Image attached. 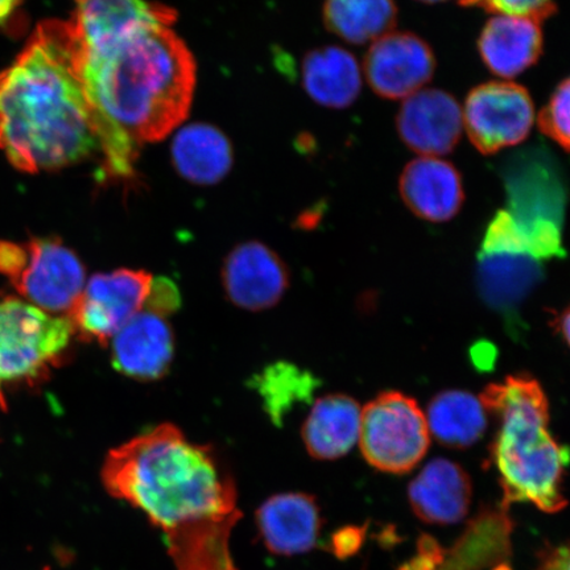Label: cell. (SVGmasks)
Segmentation results:
<instances>
[{
  "mask_svg": "<svg viewBox=\"0 0 570 570\" xmlns=\"http://www.w3.org/2000/svg\"><path fill=\"white\" fill-rule=\"evenodd\" d=\"M101 475L107 493L161 530L176 570H238L230 552L242 518L237 488L212 446L161 424L114 448Z\"/></svg>",
  "mask_w": 570,
  "mask_h": 570,
  "instance_id": "cell-1",
  "label": "cell"
},
{
  "mask_svg": "<svg viewBox=\"0 0 570 570\" xmlns=\"http://www.w3.org/2000/svg\"><path fill=\"white\" fill-rule=\"evenodd\" d=\"M76 41L105 175L128 180L142 142L167 138L187 118L196 87L194 56L169 23L141 27L98 47Z\"/></svg>",
  "mask_w": 570,
  "mask_h": 570,
  "instance_id": "cell-2",
  "label": "cell"
},
{
  "mask_svg": "<svg viewBox=\"0 0 570 570\" xmlns=\"http://www.w3.org/2000/svg\"><path fill=\"white\" fill-rule=\"evenodd\" d=\"M0 149L28 174L75 166L101 153L69 20L41 21L0 73Z\"/></svg>",
  "mask_w": 570,
  "mask_h": 570,
  "instance_id": "cell-3",
  "label": "cell"
},
{
  "mask_svg": "<svg viewBox=\"0 0 570 570\" xmlns=\"http://www.w3.org/2000/svg\"><path fill=\"white\" fill-rule=\"evenodd\" d=\"M498 424L490 459L503 491L502 508L532 503L548 514L567 508L562 479L569 454L550 431V402L530 375L489 384L480 395Z\"/></svg>",
  "mask_w": 570,
  "mask_h": 570,
  "instance_id": "cell-4",
  "label": "cell"
},
{
  "mask_svg": "<svg viewBox=\"0 0 570 570\" xmlns=\"http://www.w3.org/2000/svg\"><path fill=\"white\" fill-rule=\"evenodd\" d=\"M75 338L67 316L49 315L16 297L0 302V409L6 410L7 387L45 380Z\"/></svg>",
  "mask_w": 570,
  "mask_h": 570,
  "instance_id": "cell-5",
  "label": "cell"
},
{
  "mask_svg": "<svg viewBox=\"0 0 570 570\" xmlns=\"http://www.w3.org/2000/svg\"><path fill=\"white\" fill-rule=\"evenodd\" d=\"M0 274L26 303L49 315L68 316L87 285L81 259L55 238L0 240Z\"/></svg>",
  "mask_w": 570,
  "mask_h": 570,
  "instance_id": "cell-6",
  "label": "cell"
},
{
  "mask_svg": "<svg viewBox=\"0 0 570 570\" xmlns=\"http://www.w3.org/2000/svg\"><path fill=\"white\" fill-rule=\"evenodd\" d=\"M358 443L373 468L391 474L409 473L431 445L425 413L415 399L397 391L383 392L362 409Z\"/></svg>",
  "mask_w": 570,
  "mask_h": 570,
  "instance_id": "cell-7",
  "label": "cell"
},
{
  "mask_svg": "<svg viewBox=\"0 0 570 570\" xmlns=\"http://www.w3.org/2000/svg\"><path fill=\"white\" fill-rule=\"evenodd\" d=\"M153 281L146 271L130 268L92 276L67 316L76 337L109 345L120 327L145 309Z\"/></svg>",
  "mask_w": 570,
  "mask_h": 570,
  "instance_id": "cell-8",
  "label": "cell"
},
{
  "mask_svg": "<svg viewBox=\"0 0 570 570\" xmlns=\"http://www.w3.org/2000/svg\"><path fill=\"white\" fill-rule=\"evenodd\" d=\"M468 138L482 155H494L529 138L534 105L515 82L491 81L469 92L462 111Z\"/></svg>",
  "mask_w": 570,
  "mask_h": 570,
  "instance_id": "cell-9",
  "label": "cell"
},
{
  "mask_svg": "<svg viewBox=\"0 0 570 570\" xmlns=\"http://www.w3.org/2000/svg\"><path fill=\"white\" fill-rule=\"evenodd\" d=\"M514 524L502 505L472 520L458 541L445 550L432 538L420 540L412 560L399 570H484L505 564L511 554Z\"/></svg>",
  "mask_w": 570,
  "mask_h": 570,
  "instance_id": "cell-10",
  "label": "cell"
},
{
  "mask_svg": "<svg viewBox=\"0 0 570 570\" xmlns=\"http://www.w3.org/2000/svg\"><path fill=\"white\" fill-rule=\"evenodd\" d=\"M436 59L430 45L411 32H390L370 47L363 62L375 95L397 101L415 95L432 80Z\"/></svg>",
  "mask_w": 570,
  "mask_h": 570,
  "instance_id": "cell-11",
  "label": "cell"
},
{
  "mask_svg": "<svg viewBox=\"0 0 570 570\" xmlns=\"http://www.w3.org/2000/svg\"><path fill=\"white\" fill-rule=\"evenodd\" d=\"M288 267L274 249L261 242L233 248L223 267L227 298L240 309L261 312L279 303L289 287Z\"/></svg>",
  "mask_w": 570,
  "mask_h": 570,
  "instance_id": "cell-12",
  "label": "cell"
},
{
  "mask_svg": "<svg viewBox=\"0 0 570 570\" xmlns=\"http://www.w3.org/2000/svg\"><path fill=\"white\" fill-rule=\"evenodd\" d=\"M462 128L459 102L440 89H422L405 98L396 117L399 137L422 158L451 154L459 145Z\"/></svg>",
  "mask_w": 570,
  "mask_h": 570,
  "instance_id": "cell-13",
  "label": "cell"
},
{
  "mask_svg": "<svg viewBox=\"0 0 570 570\" xmlns=\"http://www.w3.org/2000/svg\"><path fill=\"white\" fill-rule=\"evenodd\" d=\"M117 372L139 382L161 380L175 358V336L166 317L141 311L110 341Z\"/></svg>",
  "mask_w": 570,
  "mask_h": 570,
  "instance_id": "cell-14",
  "label": "cell"
},
{
  "mask_svg": "<svg viewBox=\"0 0 570 570\" xmlns=\"http://www.w3.org/2000/svg\"><path fill=\"white\" fill-rule=\"evenodd\" d=\"M176 12L148 0H75L69 20L78 42L91 48L155 23L174 24Z\"/></svg>",
  "mask_w": 570,
  "mask_h": 570,
  "instance_id": "cell-15",
  "label": "cell"
},
{
  "mask_svg": "<svg viewBox=\"0 0 570 570\" xmlns=\"http://www.w3.org/2000/svg\"><path fill=\"white\" fill-rule=\"evenodd\" d=\"M403 203L426 223H448L465 202L462 177L452 163L440 158H419L403 169L399 180Z\"/></svg>",
  "mask_w": 570,
  "mask_h": 570,
  "instance_id": "cell-16",
  "label": "cell"
},
{
  "mask_svg": "<svg viewBox=\"0 0 570 570\" xmlns=\"http://www.w3.org/2000/svg\"><path fill=\"white\" fill-rule=\"evenodd\" d=\"M472 495V481L465 469L446 459L428 462L409 488L412 511L430 524L461 522L468 515Z\"/></svg>",
  "mask_w": 570,
  "mask_h": 570,
  "instance_id": "cell-17",
  "label": "cell"
},
{
  "mask_svg": "<svg viewBox=\"0 0 570 570\" xmlns=\"http://www.w3.org/2000/svg\"><path fill=\"white\" fill-rule=\"evenodd\" d=\"M256 524L269 552L281 556L305 553L317 543L318 505L311 495L276 494L256 511Z\"/></svg>",
  "mask_w": 570,
  "mask_h": 570,
  "instance_id": "cell-18",
  "label": "cell"
},
{
  "mask_svg": "<svg viewBox=\"0 0 570 570\" xmlns=\"http://www.w3.org/2000/svg\"><path fill=\"white\" fill-rule=\"evenodd\" d=\"M476 47L491 73L510 80L539 61L544 48L543 30L537 20L495 16L482 28Z\"/></svg>",
  "mask_w": 570,
  "mask_h": 570,
  "instance_id": "cell-19",
  "label": "cell"
},
{
  "mask_svg": "<svg viewBox=\"0 0 570 570\" xmlns=\"http://www.w3.org/2000/svg\"><path fill=\"white\" fill-rule=\"evenodd\" d=\"M362 409L355 399L331 394L317 399L305 420L303 440L313 459L344 458L358 443Z\"/></svg>",
  "mask_w": 570,
  "mask_h": 570,
  "instance_id": "cell-20",
  "label": "cell"
},
{
  "mask_svg": "<svg viewBox=\"0 0 570 570\" xmlns=\"http://www.w3.org/2000/svg\"><path fill=\"white\" fill-rule=\"evenodd\" d=\"M303 83L320 106L345 109L358 98L362 70L355 57L341 47H321L305 56Z\"/></svg>",
  "mask_w": 570,
  "mask_h": 570,
  "instance_id": "cell-21",
  "label": "cell"
},
{
  "mask_svg": "<svg viewBox=\"0 0 570 570\" xmlns=\"http://www.w3.org/2000/svg\"><path fill=\"white\" fill-rule=\"evenodd\" d=\"M170 154L177 173L197 185L223 180L233 166L230 140L217 127L206 124H191L178 130Z\"/></svg>",
  "mask_w": 570,
  "mask_h": 570,
  "instance_id": "cell-22",
  "label": "cell"
},
{
  "mask_svg": "<svg viewBox=\"0 0 570 570\" xmlns=\"http://www.w3.org/2000/svg\"><path fill=\"white\" fill-rule=\"evenodd\" d=\"M425 417L431 436L449 448L479 443L488 428V412L480 396L468 391L440 392L428 405Z\"/></svg>",
  "mask_w": 570,
  "mask_h": 570,
  "instance_id": "cell-23",
  "label": "cell"
},
{
  "mask_svg": "<svg viewBox=\"0 0 570 570\" xmlns=\"http://www.w3.org/2000/svg\"><path fill=\"white\" fill-rule=\"evenodd\" d=\"M323 16L341 40L363 46L394 30L397 6L395 0H325Z\"/></svg>",
  "mask_w": 570,
  "mask_h": 570,
  "instance_id": "cell-24",
  "label": "cell"
},
{
  "mask_svg": "<svg viewBox=\"0 0 570 570\" xmlns=\"http://www.w3.org/2000/svg\"><path fill=\"white\" fill-rule=\"evenodd\" d=\"M510 202L519 223L537 224L550 220L559 225L561 188L559 178L543 164H522L509 175Z\"/></svg>",
  "mask_w": 570,
  "mask_h": 570,
  "instance_id": "cell-25",
  "label": "cell"
},
{
  "mask_svg": "<svg viewBox=\"0 0 570 570\" xmlns=\"http://www.w3.org/2000/svg\"><path fill=\"white\" fill-rule=\"evenodd\" d=\"M254 387L267 415L279 425L297 405L309 402L317 381L309 372L292 363L276 362L255 376Z\"/></svg>",
  "mask_w": 570,
  "mask_h": 570,
  "instance_id": "cell-26",
  "label": "cell"
},
{
  "mask_svg": "<svg viewBox=\"0 0 570 570\" xmlns=\"http://www.w3.org/2000/svg\"><path fill=\"white\" fill-rule=\"evenodd\" d=\"M541 132L570 154V76L554 89L539 114Z\"/></svg>",
  "mask_w": 570,
  "mask_h": 570,
  "instance_id": "cell-27",
  "label": "cell"
},
{
  "mask_svg": "<svg viewBox=\"0 0 570 570\" xmlns=\"http://www.w3.org/2000/svg\"><path fill=\"white\" fill-rule=\"evenodd\" d=\"M463 7H476L495 16L527 18L543 23L558 11L554 0H459Z\"/></svg>",
  "mask_w": 570,
  "mask_h": 570,
  "instance_id": "cell-28",
  "label": "cell"
},
{
  "mask_svg": "<svg viewBox=\"0 0 570 570\" xmlns=\"http://www.w3.org/2000/svg\"><path fill=\"white\" fill-rule=\"evenodd\" d=\"M178 306H180V291L176 285L166 277L154 279L142 311L168 317L178 309Z\"/></svg>",
  "mask_w": 570,
  "mask_h": 570,
  "instance_id": "cell-29",
  "label": "cell"
},
{
  "mask_svg": "<svg viewBox=\"0 0 570 570\" xmlns=\"http://www.w3.org/2000/svg\"><path fill=\"white\" fill-rule=\"evenodd\" d=\"M537 570H570V544L547 548Z\"/></svg>",
  "mask_w": 570,
  "mask_h": 570,
  "instance_id": "cell-30",
  "label": "cell"
},
{
  "mask_svg": "<svg viewBox=\"0 0 570 570\" xmlns=\"http://www.w3.org/2000/svg\"><path fill=\"white\" fill-rule=\"evenodd\" d=\"M23 0H0V27L9 24Z\"/></svg>",
  "mask_w": 570,
  "mask_h": 570,
  "instance_id": "cell-31",
  "label": "cell"
},
{
  "mask_svg": "<svg viewBox=\"0 0 570 570\" xmlns=\"http://www.w3.org/2000/svg\"><path fill=\"white\" fill-rule=\"evenodd\" d=\"M553 326L556 331L559 332L562 340L567 342V345L570 347V306L567 309L562 311L558 317L553 321Z\"/></svg>",
  "mask_w": 570,
  "mask_h": 570,
  "instance_id": "cell-32",
  "label": "cell"
},
{
  "mask_svg": "<svg viewBox=\"0 0 570 570\" xmlns=\"http://www.w3.org/2000/svg\"><path fill=\"white\" fill-rule=\"evenodd\" d=\"M417 2L428 3V4H436L446 2V0H417Z\"/></svg>",
  "mask_w": 570,
  "mask_h": 570,
  "instance_id": "cell-33",
  "label": "cell"
},
{
  "mask_svg": "<svg viewBox=\"0 0 570 570\" xmlns=\"http://www.w3.org/2000/svg\"><path fill=\"white\" fill-rule=\"evenodd\" d=\"M494 570H511L508 564H501V566H498L497 568H494Z\"/></svg>",
  "mask_w": 570,
  "mask_h": 570,
  "instance_id": "cell-34",
  "label": "cell"
}]
</instances>
